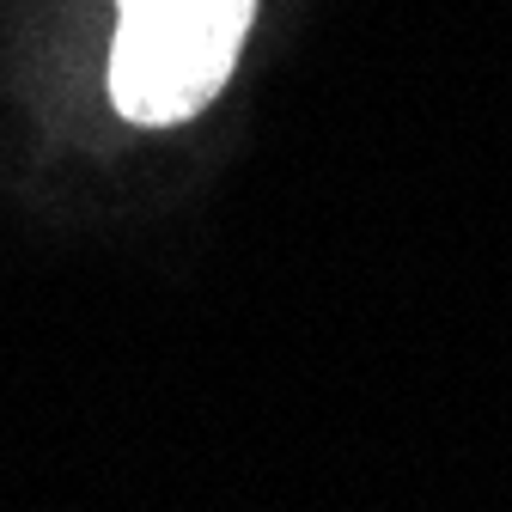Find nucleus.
Wrapping results in <instances>:
<instances>
[{
    "mask_svg": "<svg viewBox=\"0 0 512 512\" xmlns=\"http://www.w3.org/2000/svg\"><path fill=\"white\" fill-rule=\"evenodd\" d=\"M110 104L135 128L189 122L220 98L256 0H116Z\"/></svg>",
    "mask_w": 512,
    "mask_h": 512,
    "instance_id": "nucleus-1",
    "label": "nucleus"
}]
</instances>
